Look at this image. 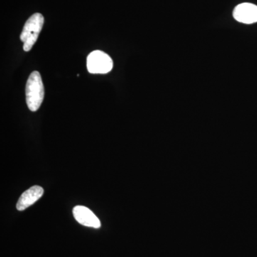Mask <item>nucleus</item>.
<instances>
[{"label": "nucleus", "instance_id": "nucleus-1", "mask_svg": "<svg viewBox=\"0 0 257 257\" xmlns=\"http://www.w3.org/2000/svg\"><path fill=\"white\" fill-rule=\"evenodd\" d=\"M26 101L30 111H36L41 106L45 96V88L40 72H32L25 88Z\"/></svg>", "mask_w": 257, "mask_h": 257}, {"label": "nucleus", "instance_id": "nucleus-2", "mask_svg": "<svg viewBox=\"0 0 257 257\" xmlns=\"http://www.w3.org/2000/svg\"><path fill=\"white\" fill-rule=\"evenodd\" d=\"M44 25V17L40 13H35L25 24L20 40L23 42V49L29 52L37 42Z\"/></svg>", "mask_w": 257, "mask_h": 257}, {"label": "nucleus", "instance_id": "nucleus-3", "mask_svg": "<svg viewBox=\"0 0 257 257\" xmlns=\"http://www.w3.org/2000/svg\"><path fill=\"white\" fill-rule=\"evenodd\" d=\"M87 69L92 74H106L113 68V61L105 52L93 51L87 57Z\"/></svg>", "mask_w": 257, "mask_h": 257}, {"label": "nucleus", "instance_id": "nucleus-4", "mask_svg": "<svg viewBox=\"0 0 257 257\" xmlns=\"http://www.w3.org/2000/svg\"><path fill=\"white\" fill-rule=\"evenodd\" d=\"M233 16L239 23L253 24L257 23V6L251 3H241L234 8Z\"/></svg>", "mask_w": 257, "mask_h": 257}, {"label": "nucleus", "instance_id": "nucleus-5", "mask_svg": "<svg viewBox=\"0 0 257 257\" xmlns=\"http://www.w3.org/2000/svg\"><path fill=\"white\" fill-rule=\"evenodd\" d=\"M73 215L77 222L83 226L95 228V229H98L101 226L100 221L96 217L95 214L90 209L84 206H77L74 207Z\"/></svg>", "mask_w": 257, "mask_h": 257}, {"label": "nucleus", "instance_id": "nucleus-6", "mask_svg": "<svg viewBox=\"0 0 257 257\" xmlns=\"http://www.w3.org/2000/svg\"><path fill=\"white\" fill-rule=\"evenodd\" d=\"M44 189L40 186H34L22 194L17 203V209L23 211L35 204L42 197Z\"/></svg>", "mask_w": 257, "mask_h": 257}]
</instances>
